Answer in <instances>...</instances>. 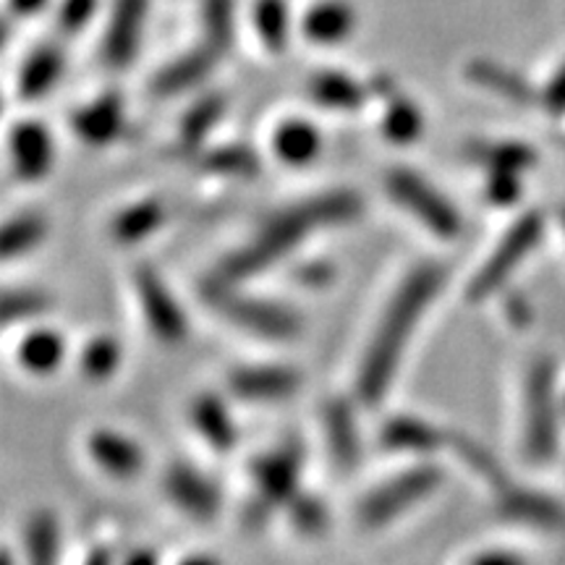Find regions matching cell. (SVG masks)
I'll return each mask as SVG.
<instances>
[{"mask_svg": "<svg viewBox=\"0 0 565 565\" xmlns=\"http://www.w3.org/2000/svg\"><path fill=\"white\" fill-rule=\"evenodd\" d=\"M364 212V194L351 186H333L315 194H303L299 200L265 212L254 223L249 236L231 246L207 275L228 282L257 280L259 275L288 263L320 233L349 228V225L359 223Z\"/></svg>", "mask_w": 565, "mask_h": 565, "instance_id": "6da1fadb", "label": "cell"}, {"mask_svg": "<svg viewBox=\"0 0 565 565\" xmlns=\"http://www.w3.org/2000/svg\"><path fill=\"white\" fill-rule=\"evenodd\" d=\"M445 282L448 270L435 259L412 265L395 282L374 320L353 374V395L364 408H377L391 395L416 330L422 328L424 317L433 312L435 301L445 291Z\"/></svg>", "mask_w": 565, "mask_h": 565, "instance_id": "7a4b0ae2", "label": "cell"}, {"mask_svg": "<svg viewBox=\"0 0 565 565\" xmlns=\"http://www.w3.org/2000/svg\"><path fill=\"white\" fill-rule=\"evenodd\" d=\"M200 301L217 320L263 343H294L303 333V315L294 303L254 294L246 282L217 280L207 275L200 286Z\"/></svg>", "mask_w": 565, "mask_h": 565, "instance_id": "3957f363", "label": "cell"}, {"mask_svg": "<svg viewBox=\"0 0 565 565\" xmlns=\"http://www.w3.org/2000/svg\"><path fill=\"white\" fill-rule=\"evenodd\" d=\"M563 391L557 383V362L550 353L529 359L521 374V454L529 463L547 466L561 448Z\"/></svg>", "mask_w": 565, "mask_h": 565, "instance_id": "277c9868", "label": "cell"}, {"mask_svg": "<svg viewBox=\"0 0 565 565\" xmlns=\"http://www.w3.org/2000/svg\"><path fill=\"white\" fill-rule=\"evenodd\" d=\"M443 484V466L435 463V458H419L364 490L353 505V519L364 532H383L419 511L427 500L440 492Z\"/></svg>", "mask_w": 565, "mask_h": 565, "instance_id": "5b68a950", "label": "cell"}, {"mask_svg": "<svg viewBox=\"0 0 565 565\" xmlns=\"http://www.w3.org/2000/svg\"><path fill=\"white\" fill-rule=\"evenodd\" d=\"M303 466L307 448L299 437H286L252 458L249 498L242 513L246 529H263L275 515H282L303 487Z\"/></svg>", "mask_w": 565, "mask_h": 565, "instance_id": "8992f818", "label": "cell"}, {"mask_svg": "<svg viewBox=\"0 0 565 565\" xmlns=\"http://www.w3.org/2000/svg\"><path fill=\"white\" fill-rule=\"evenodd\" d=\"M383 192L395 207L437 242H456L463 236V215L458 204L416 168H387L383 175Z\"/></svg>", "mask_w": 565, "mask_h": 565, "instance_id": "52a82bcc", "label": "cell"}, {"mask_svg": "<svg viewBox=\"0 0 565 565\" xmlns=\"http://www.w3.org/2000/svg\"><path fill=\"white\" fill-rule=\"evenodd\" d=\"M545 236V217L542 212L526 210L508 225L503 236L494 242L490 254L471 273L463 286V299L469 303H484L498 299L500 294L511 288V280L521 265L532 257L536 246Z\"/></svg>", "mask_w": 565, "mask_h": 565, "instance_id": "ba28073f", "label": "cell"}, {"mask_svg": "<svg viewBox=\"0 0 565 565\" xmlns=\"http://www.w3.org/2000/svg\"><path fill=\"white\" fill-rule=\"evenodd\" d=\"M131 294L139 320L154 341L162 345H181L192 335V322H189L186 309H183L173 286L158 267H152L150 263L134 267Z\"/></svg>", "mask_w": 565, "mask_h": 565, "instance_id": "9c48e42d", "label": "cell"}, {"mask_svg": "<svg viewBox=\"0 0 565 565\" xmlns=\"http://www.w3.org/2000/svg\"><path fill=\"white\" fill-rule=\"evenodd\" d=\"M160 492L173 511L196 524H210L223 511V490L202 466L173 458L160 471Z\"/></svg>", "mask_w": 565, "mask_h": 565, "instance_id": "30bf717a", "label": "cell"}, {"mask_svg": "<svg viewBox=\"0 0 565 565\" xmlns=\"http://www.w3.org/2000/svg\"><path fill=\"white\" fill-rule=\"evenodd\" d=\"M303 385V372L288 362H242L225 372V393L246 406H278Z\"/></svg>", "mask_w": 565, "mask_h": 565, "instance_id": "8fae6325", "label": "cell"}, {"mask_svg": "<svg viewBox=\"0 0 565 565\" xmlns=\"http://www.w3.org/2000/svg\"><path fill=\"white\" fill-rule=\"evenodd\" d=\"M490 494L494 515L508 524L542 534L565 532V503L553 492L536 490V487L521 484L513 477H508Z\"/></svg>", "mask_w": 565, "mask_h": 565, "instance_id": "7c38bea8", "label": "cell"}, {"mask_svg": "<svg viewBox=\"0 0 565 565\" xmlns=\"http://www.w3.org/2000/svg\"><path fill=\"white\" fill-rule=\"evenodd\" d=\"M359 398L356 395H328L322 404V440L328 450L330 463L341 475H353L364 458V435L359 422Z\"/></svg>", "mask_w": 565, "mask_h": 565, "instance_id": "4fadbf2b", "label": "cell"}, {"mask_svg": "<svg viewBox=\"0 0 565 565\" xmlns=\"http://www.w3.org/2000/svg\"><path fill=\"white\" fill-rule=\"evenodd\" d=\"M9 171L19 183H40L53 173L58 147L53 131L38 118H19L6 134Z\"/></svg>", "mask_w": 565, "mask_h": 565, "instance_id": "5bb4252c", "label": "cell"}, {"mask_svg": "<svg viewBox=\"0 0 565 565\" xmlns=\"http://www.w3.org/2000/svg\"><path fill=\"white\" fill-rule=\"evenodd\" d=\"M84 456L100 475L116 482H131L147 469L145 445L118 427H92L84 435Z\"/></svg>", "mask_w": 565, "mask_h": 565, "instance_id": "9a60e30c", "label": "cell"}, {"mask_svg": "<svg viewBox=\"0 0 565 565\" xmlns=\"http://www.w3.org/2000/svg\"><path fill=\"white\" fill-rule=\"evenodd\" d=\"M450 427H443L427 416L419 414H393L387 416L377 433V443L385 454L419 458H435L448 454Z\"/></svg>", "mask_w": 565, "mask_h": 565, "instance_id": "2e32d148", "label": "cell"}, {"mask_svg": "<svg viewBox=\"0 0 565 565\" xmlns=\"http://www.w3.org/2000/svg\"><path fill=\"white\" fill-rule=\"evenodd\" d=\"M71 134L92 147V150H105L121 141L129 131V116H126L124 97L118 92H103L82 103L68 118Z\"/></svg>", "mask_w": 565, "mask_h": 565, "instance_id": "e0dca14e", "label": "cell"}, {"mask_svg": "<svg viewBox=\"0 0 565 565\" xmlns=\"http://www.w3.org/2000/svg\"><path fill=\"white\" fill-rule=\"evenodd\" d=\"M233 398H225L223 393L202 391L189 401V427L200 437L204 448L212 454L228 456L242 443V429H238L236 416H233Z\"/></svg>", "mask_w": 565, "mask_h": 565, "instance_id": "ac0fdd59", "label": "cell"}, {"mask_svg": "<svg viewBox=\"0 0 565 565\" xmlns=\"http://www.w3.org/2000/svg\"><path fill=\"white\" fill-rule=\"evenodd\" d=\"M21 333L13 345V362L30 377H51L68 362L71 345L63 330L51 322H34L19 328Z\"/></svg>", "mask_w": 565, "mask_h": 565, "instance_id": "d6986e66", "label": "cell"}, {"mask_svg": "<svg viewBox=\"0 0 565 565\" xmlns=\"http://www.w3.org/2000/svg\"><path fill=\"white\" fill-rule=\"evenodd\" d=\"M150 0H116L103 34V61L110 68H129L141 47Z\"/></svg>", "mask_w": 565, "mask_h": 565, "instance_id": "ffe728a7", "label": "cell"}, {"mask_svg": "<svg viewBox=\"0 0 565 565\" xmlns=\"http://www.w3.org/2000/svg\"><path fill=\"white\" fill-rule=\"evenodd\" d=\"M221 55V51H215L210 42L202 40L192 51L175 55L173 61H168L166 66L154 71V76L150 79V92L154 97H160V100L186 95V92L200 87L212 71H215Z\"/></svg>", "mask_w": 565, "mask_h": 565, "instance_id": "44dd1931", "label": "cell"}, {"mask_svg": "<svg viewBox=\"0 0 565 565\" xmlns=\"http://www.w3.org/2000/svg\"><path fill=\"white\" fill-rule=\"evenodd\" d=\"M324 150V137L320 126L303 116L280 118L270 134V154L280 166L301 171L320 160Z\"/></svg>", "mask_w": 565, "mask_h": 565, "instance_id": "7402d4cb", "label": "cell"}, {"mask_svg": "<svg viewBox=\"0 0 565 565\" xmlns=\"http://www.w3.org/2000/svg\"><path fill=\"white\" fill-rule=\"evenodd\" d=\"M307 95L317 108L338 113V116H353L372 100V87L366 82H359L349 71L320 68L309 76Z\"/></svg>", "mask_w": 565, "mask_h": 565, "instance_id": "603a6c76", "label": "cell"}, {"mask_svg": "<svg viewBox=\"0 0 565 565\" xmlns=\"http://www.w3.org/2000/svg\"><path fill=\"white\" fill-rule=\"evenodd\" d=\"M168 204L160 196H139L118 207L108 221V236L118 246H139L166 228Z\"/></svg>", "mask_w": 565, "mask_h": 565, "instance_id": "cb8c5ba5", "label": "cell"}, {"mask_svg": "<svg viewBox=\"0 0 565 565\" xmlns=\"http://www.w3.org/2000/svg\"><path fill=\"white\" fill-rule=\"evenodd\" d=\"M196 171L210 179L223 181H252L263 173V154L246 141H223L207 145L194 154Z\"/></svg>", "mask_w": 565, "mask_h": 565, "instance_id": "d4e9b609", "label": "cell"}, {"mask_svg": "<svg viewBox=\"0 0 565 565\" xmlns=\"http://www.w3.org/2000/svg\"><path fill=\"white\" fill-rule=\"evenodd\" d=\"M66 74V55L58 45L45 42L24 55L17 71V95L24 103H38L58 87Z\"/></svg>", "mask_w": 565, "mask_h": 565, "instance_id": "484cf974", "label": "cell"}, {"mask_svg": "<svg viewBox=\"0 0 565 565\" xmlns=\"http://www.w3.org/2000/svg\"><path fill=\"white\" fill-rule=\"evenodd\" d=\"M225 110H228V100H225L221 92H210V95H202L200 100H194L179 118L173 150L181 158H194L196 152L210 145V137L221 126Z\"/></svg>", "mask_w": 565, "mask_h": 565, "instance_id": "4316f807", "label": "cell"}, {"mask_svg": "<svg viewBox=\"0 0 565 565\" xmlns=\"http://www.w3.org/2000/svg\"><path fill=\"white\" fill-rule=\"evenodd\" d=\"M463 158L479 171H515L526 173L536 166V150L519 139H469L463 145Z\"/></svg>", "mask_w": 565, "mask_h": 565, "instance_id": "83f0119b", "label": "cell"}, {"mask_svg": "<svg viewBox=\"0 0 565 565\" xmlns=\"http://www.w3.org/2000/svg\"><path fill=\"white\" fill-rule=\"evenodd\" d=\"M353 30H356V9L349 0H320L301 19V34L320 47L343 45Z\"/></svg>", "mask_w": 565, "mask_h": 565, "instance_id": "f1b7e54d", "label": "cell"}, {"mask_svg": "<svg viewBox=\"0 0 565 565\" xmlns=\"http://www.w3.org/2000/svg\"><path fill=\"white\" fill-rule=\"evenodd\" d=\"M463 76L466 82L475 84V87L490 92V95L500 97V100L521 105V108L540 103V92H536L524 76H519L513 68L500 66V63H494L490 58L469 61L463 68Z\"/></svg>", "mask_w": 565, "mask_h": 565, "instance_id": "f546056e", "label": "cell"}, {"mask_svg": "<svg viewBox=\"0 0 565 565\" xmlns=\"http://www.w3.org/2000/svg\"><path fill=\"white\" fill-rule=\"evenodd\" d=\"M383 103V116H380V134L385 141H391L395 147H408L414 141L424 137L427 129V118L419 103H414L412 97L404 95L398 89V84L377 97Z\"/></svg>", "mask_w": 565, "mask_h": 565, "instance_id": "4dcf8cb0", "label": "cell"}, {"mask_svg": "<svg viewBox=\"0 0 565 565\" xmlns=\"http://www.w3.org/2000/svg\"><path fill=\"white\" fill-rule=\"evenodd\" d=\"M51 236V221L45 212L21 210L6 217L3 231H0V252L6 263L26 259L40 249Z\"/></svg>", "mask_w": 565, "mask_h": 565, "instance_id": "1f68e13d", "label": "cell"}, {"mask_svg": "<svg viewBox=\"0 0 565 565\" xmlns=\"http://www.w3.org/2000/svg\"><path fill=\"white\" fill-rule=\"evenodd\" d=\"M74 362L82 380H87L92 385H105L121 372L124 343L113 333H95L76 349Z\"/></svg>", "mask_w": 565, "mask_h": 565, "instance_id": "d6a6232c", "label": "cell"}, {"mask_svg": "<svg viewBox=\"0 0 565 565\" xmlns=\"http://www.w3.org/2000/svg\"><path fill=\"white\" fill-rule=\"evenodd\" d=\"M448 454L454 456L471 477L479 479L490 492L511 477V471L505 469L503 461H500L484 443H479L477 437H471L469 433H461V429H450Z\"/></svg>", "mask_w": 565, "mask_h": 565, "instance_id": "836d02e7", "label": "cell"}, {"mask_svg": "<svg viewBox=\"0 0 565 565\" xmlns=\"http://www.w3.org/2000/svg\"><path fill=\"white\" fill-rule=\"evenodd\" d=\"M282 515H286L291 532L303 536V540H320L333 526V513H330L328 500L322 494L307 490V487L296 492V498L286 505Z\"/></svg>", "mask_w": 565, "mask_h": 565, "instance_id": "e575fe53", "label": "cell"}, {"mask_svg": "<svg viewBox=\"0 0 565 565\" xmlns=\"http://www.w3.org/2000/svg\"><path fill=\"white\" fill-rule=\"evenodd\" d=\"M61 563V526L53 511H34L24 526V565Z\"/></svg>", "mask_w": 565, "mask_h": 565, "instance_id": "d590c367", "label": "cell"}, {"mask_svg": "<svg viewBox=\"0 0 565 565\" xmlns=\"http://www.w3.org/2000/svg\"><path fill=\"white\" fill-rule=\"evenodd\" d=\"M3 322L6 328H26L42 322L53 309L51 294L34 286H9L3 291Z\"/></svg>", "mask_w": 565, "mask_h": 565, "instance_id": "8d00e7d4", "label": "cell"}, {"mask_svg": "<svg viewBox=\"0 0 565 565\" xmlns=\"http://www.w3.org/2000/svg\"><path fill=\"white\" fill-rule=\"evenodd\" d=\"M254 30L267 53L280 55L291 38V13L286 0H257L254 6Z\"/></svg>", "mask_w": 565, "mask_h": 565, "instance_id": "74e56055", "label": "cell"}, {"mask_svg": "<svg viewBox=\"0 0 565 565\" xmlns=\"http://www.w3.org/2000/svg\"><path fill=\"white\" fill-rule=\"evenodd\" d=\"M233 0H202L204 42L225 53L233 45L236 21H233Z\"/></svg>", "mask_w": 565, "mask_h": 565, "instance_id": "f35d334b", "label": "cell"}, {"mask_svg": "<svg viewBox=\"0 0 565 565\" xmlns=\"http://www.w3.org/2000/svg\"><path fill=\"white\" fill-rule=\"evenodd\" d=\"M524 194V173L515 171H487L482 196L490 207H513Z\"/></svg>", "mask_w": 565, "mask_h": 565, "instance_id": "ab89813d", "label": "cell"}, {"mask_svg": "<svg viewBox=\"0 0 565 565\" xmlns=\"http://www.w3.org/2000/svg\"><path fill=\"white\" fill-rule=\"evenodd\" d=\"M335 265L328 263V259H320V257H312V259H303L294 267L291 273V280L296 286L301 288H309V291H322V288L333 286L335 280Z\"/></svg>", "mask_w": 565, "mask_h": 565, "instance_id": "60d3db41", "label": "cell"}, {"mask_svg": "<svg viewBox=\"0 0 565 565\" xmlns=\"http://www.w3.org/2000/svg\"><path fill=\"white\" fill-rule=\"evenodd\" d=\"M97 11V0H63L55 13V26L63 34H76L89 24Z\"/></svg>", "mask_w": 565, "mask_h": 565, "instance_id": "b9f144b4", "label": "cell"}, {"mask_svg": "<svg viewBox=\"0 0 565 565\" xmlns=\"http://www.w3.org/2000/svg\"><path fill=\"white\" fill-rule=\"evenodd\" d=\"M540 105L550 113V116L555 118L565 116V63L555 71L553 76H550L545 89L540 92Z\"/></svg>", "mask_w": 565, "mask_h": 565, "instance_id": "7bdbcfd3", "label": "cell"}, {"mask_svg": "<svg viewBox=\"0 0 565 565\" xmlns=\"http://www.w3.org/2000/svg\"><path fill=\"white\" fill-rule=\"evenodd\" d=\"M466 565H529V561L521 553H515V550L484 547L477 550V553L466 561Z\"/></svg>", "mask_w": 565, "mask_h": 565, "instance_id": "ee69618b", "label": "cell"}, {"mask_svg": "<svg viewBox=\"0 0 565 565\" xmlns=\"http://www.w3.org/2000/svg\"><path fill=\"white\" fill-rule=\"evenodd\" d=\"M118 565H162L158 550L152 547H134L129 553L118 557Z\"/></svg>", "mask_w": 565, "mask_h": 565, "instance_id": "f6af8a7d", "label": "cell"}, {"mask_svg": "<svg viewBox=\"0 0 565 565\" xmlns=\"http://www.w3.org/2000/svg\"><path fill=\"white\" fill-rule=\"evenodd\" d=\"M118 557L116 550L108 547V545H95L92 550H87V555L82 557L79 565H118Z\"/></svg>", "mask_w": 565, "mask_h": 565, "instance_id": "bcb514c9", "label": "cell"}, {"mask_svg": "<svg viewBox=\"0 0 565 565\" xmlns=\"http://www.w3.org/2000/svg\"><path fill=\"white\" fill-rule=\"evenodd\" d=\"M51 3V0H9V9L13 17H34V13H40L45 6Z\"/></svg>", "mask_w": 565, "mask_h": 565, "instance_id": "7dc6e473", "label": "cell"}, {"mask_svg": "<svg viewBox=\"0 0 565 565\" xmlns=\"http://www.w3.org/2000/svg\"><path fill=\"white\" fill-rule=\"evenodd\" d=\"M173 565H223V561L212 553H189L179 557Z\"/></svg>", "mask_w": 565, "mask_h": 565, "instance_id": "c3c4849f", "label": "cell"}, {"mask_svg": "<svg viewBox=\"0 0 565 565\" xmlns=\"http://www.w3.org/2000/svg\"><path fill=\"white\" fill-rule=\"evenodd\" d=\"M0 565H24V557L17 553L11 545L3 547V557H0Z\"/></svg>", "mask_w": 565, "mask_h": 565, "instance_id": "681fc988", "label": "cell"}, {"mask_svg": "<svg viewBox=\"0 0 565 565\" xmlns=\"http://www.w3.org/2000/svg\"><path fill=\"white\" fill-rule=\"evenodd\" d=\"M561 225H563V233H565V207L561 210Z\"/></svg>", "mask_w": 565, "mask_h": 565, "instance_id": "f907efd6", "label": "cell"}, {"mask_svg": "<svg viewBox=\"0 0 565 565\" xmlns=\"http://www.w3.org/2000/svg\"><path fill=\"white\" fill-rule=\"evenodd\" d=\"M563 412H565V391H563Z\"/></svg>", "mask_w": 565, "mask_h": 565, "instance_id": "816d5d0a", "label": "cell"}]
</instances>
